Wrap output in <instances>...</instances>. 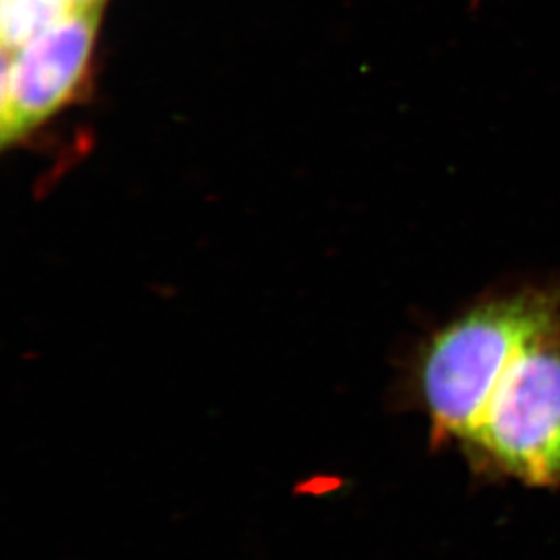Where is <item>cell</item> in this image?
Segmentation results:
<instances>
[{
    "label": "cell",
    "instance_id": "obj_4",
    "mask_svg": "<svg viewBox=\"0 0 560 560\" xmlns=\"http://www.w3.org/2000/svg\"><path fill=\"white\" fill-rule=\"evenodd\" d=\"M77 8L73 0H2V48L21 51Z\"/></svg>",
    "mask_w": 560,
    "mask_h": 560
},
{
    "label": "cell",
    "instance_id": "obj_2",
    "mask_svg": "<svg viewBox=\"0 0 560 560\" xmlns=\"http://www.w3.org/2000/svg\"><path fill=\"white\" fill-rule=\"evenodd\" d=\"M465 441L518 481L560 482V332L513 361Z\"/></svg>",
    "mask_w": 560,
    "mask_h": 560
},
{
    "label": "cell",
    "instance_id": "obj_1",
    "mask_svg": "<svg viewBox=\"0 0 560 560\" xmlns=\"http://www.w3.org/2000/svg\"><path fill=\"white\" fill-rule=\"evenodd\" d=\"M560 332V292L523 287L479 303L421 345L407 386L430 419L432 443L465 441L502 375L524 350Z\"/></svg>",
    "mask_w": 560,
    "mask_h": 560
},
{
    "label": "cell",
    "instance_id": "obj_5",
    "mask_svg": "<svg viewBox=\"0 0 560 560\" xmlns=\"http://www.w3.org/2000/svg\"><path fill=\"white\" fill-rule=\"evenodd\" d=\"M73 2H77L79 5H91L98 4V2H104V0H73Z\"/></svg>",
    "mask_w": 560,
    "mask_h": 560
},
{
    "label": "cell",
    "instance_id": "obj_3",
    "mask_svg": "<svg viewBox=\"0 0 560 560\" xmlns=\"http://www.w3.org/2000/svg\"><path fill=\"white\" fill-rule=\"evenodd\" d=\"M102 2L77 10L21 51L2 48L0 140L15 142L73 98L84 80Z\"/></svg>",
    "mask_w": 560,
    "mask_h": 560
}]
</instances>
